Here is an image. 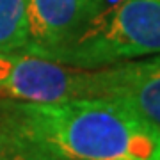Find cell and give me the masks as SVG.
<instances>
[{
  "instance_id": "obj_1",
  "label": "cell",
  "mask_w": 160,
  "mask_h": 160,
  "mask_svg": "<svg viewBox=\"0 0 160 160\" xmlns=\"http://www.w3.org/2000/svg\"><path fill=\"white\" fill-rule=\"evenodd\" d=\"M0 133L62 160H160V126L121 100L0 98Z\"/></svg>"
},
{
  "instance_id": "obj_2",
  "label": "cell",
  "mask_w": 160,
  "mask_h": 160,
  "mask_svg": "<svg viewBox=\"0 0 160 160\" xmlns=\"http://www.w3.org/2000/svg\"><path fill=\"white\" fill-rule=\"evenodd\" d=\"M155 53H160V0H118L103 4L96 16L48 59L96 69Z\"/></svg>"
},
{
  "instance_id": "obj_3",
  "label": "cell",
  "mask_w": 160,
  "mask_h": 160,
  "mask_svg": "<svg viewBox=\"0 0 160 160\" xmlns=\"http://www.w3.org/2000/svg\"><path fill=\"white\" fill-rule=\"evenodd\" d=\"M91 96V71L27 52H0V98L53 103Z\"/></svg>"
},
{
  "instance_id": "obj_4",
  "label": "cell",
  "mask_w": 160,
  "mask_h": 160,
  "mask_svg": "<svg viewBox=\"0 0 160 160\" xmlns=\"http://www.w3.org/2000/svg\"><path fill=\"white\" fill-rule=\"evenodd\" d=\"M91 71V96L125 102L160 126V53Z\"/></svg>"
},
{
  "instance_id": "obj_5",
  "label": "cell",
  "mask_w": 160,
  "mask_h": 160,
  "mask_svg": "<svg viewBox=\"0 0 160 160\" xmlns=\"http://www.w3.org/2000/svg\"><path fill=\"white\" fill-rule=\"evenodd\" d=\"M105 0H27L29 39L22 52L50 57L96 16Z\"/></svg>"
},
{
  "instance_id": "obj_6",
  "label": "cell",
  "mask_w": 160,
  "mask_h": 160,
  "mask_svg": "<svg viewBox=\"0 0 160 160\" xmlns=\"http://www.w3.org/2000/svg\"><path fill=\"white\" fill-rule=\"evenodd\" d=\"M27 39V0H0V52H22Z\"/></svg>"
},
{
  "instance_id": "obj_7",
  "label": "cell",
  "mask_w": 160,
  "mask_h": 160,
  "mask_svg": "<svg viewBox=\"0 0 160 160\" xmlns=\"http://www.w3.org/2000/svg\"><path fill=\"white\" fill-rule=\"evenodd\" d=\"M0 160H62L59 157L41 151V149L20 142L0 133Z\"/></svg>"
}]
</instances>
